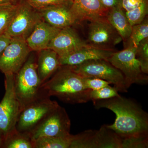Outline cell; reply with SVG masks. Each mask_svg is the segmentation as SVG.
<instances>
[{"mask_svg":"<svg viewBox=\"0 0 148 148\" xmlns=\"http://www.w3.org/2000/svg\"><path fill=\"white\" fill-rule=\"evenodd\" d=\"M92 102L96 109H108L114 113V122L107 125L123 141L148 140V114L136 102L121 95Z\"/></svg>","mask_w":148,"mask_h":148,"instance_id":"obj_1","label":"cell"},{"mask_svg":"<svg viewBox=\"0 0 148 148\" xmlns=\"http://www.w3.org/2000/svg\"><path fill=\"white\" fill-rule=\"evenodd\" d=\"M41 89L47 96H56L69 104H81L90 101L91 90L86 88L83 77L69 66H61L50 79L42 85Z\"/></svg>","mask_w":148,"mask_h":148,"instance_id":"obj_2","label":"cell"},{"mask_svg":"<svg viewBox=\"0 0 148 148\" xmlns=\"http://www.w3.org/2000/svg\"><path fill=\"white\" fill-rule=\"evenodd\" d=\"M42 85L37 71V57L30 53L21 69L14 75V89L21 110L42 95Z\"/></svg>","mask_w":148,"mask_h":148,"instance_id":"obj_3","label":"cell"},{"mask_svg":"<svg viewBox=\"0 0 148 148\" xmlns=\"http://www.w3.org/2000/svg\"><path fill=\"white\" fill-rule=\"evenodd\" d=\"M69 67L81 76L105 80L114 84L119 91H127L128 88L123 74L107 60H92Z\"/></svg>","mask_w":148,"mask_h":148,"instance_id":"obj_4","label":"cell"},{"mask_svg":"<svg viewBox=\"0 0 148 148\" xmlns=\"http://www.w3.org/2000/svg\"><path fill=\"white\" fill-rule=\"evenodd\" d=\"M59 106L56 101L43 93L27 104L21 110L16 125V129L21 132L30 133L40 122Z\"/></svg>","mask_w":148,"mask_h":148,"instance_id":"obj_5","label":"cell"},{"mask_svg":"<svg viewBox=\"0 0 148 148\" xmlns=\"http://www.w3.org/2000/svg\"><path fill=\"white\" fill-rule=\"evenodd\" d=\"M5 75V93L0 103V132L3 140L16 128V122L21 110L14 89V75Z\"/></svg>","mask_w":148,"mask_h":148,"instance_id":"obj_6","label":"cell"},{"mask_svg":"<svg viewBox=\"0 0 148 148\" xmlns=\"http://www.w3.org/2000/svg\"><path fill=\"white\" fill-rule=\"evenodd\" d=\"M136 48L128 47L121 51H115L108 59L123 74L128 88L135 84L145 85L148 82V76L142 71L136 57Z\"/></svg>","mask_w":148,"mask_h":148,"instance_id":"obj_7","label":"cell"},{"mask_svg":"<svg viewBox=\"0 0 148 148\" xmlns=\"http://www.w3.org/2000/svg\"><path fill=\"white\" fill-rule=\"evenodd\" d=\"M71 122L64 108L58 106L29 133L33 141L42 137L70 136Z\"/></svg>","mask_w":148,"mask_h":148,"instance_id":"obj_8","label":"cell"},{"mask_svg":"<svg viewBox=\"0 0 148 148\" xmlns=\"http://www.w3.org/2000/svg\"><path fill=\"white\" fill-rule=\"evenodd\" d=\"M87 40L88 45L102 49L113 50L122 41L121 37L112 26L106 16L89 21Z\"/></svg>","mask_w":148,"mask_h":148,"instance_id":"obj_9","label":"cell"},{"mask_svg":"<svg viewBox=\"0 0 148 148\" xmlns=\"http://www.w3.org/2000/svg\"><path fill=\"white\" fill-rule=\"evenodd\" d=\"M41 19L38 11L30 5L27 0H24L19 5L16 14L4 34L11 38L26 40Z\"/></svg>","mask_w":148,"mask_h":148,"instance_id":"obj_10","label":"cell"},{"mask_svg":"<svg viewBox=\"0 0 148 148\" xmlns=\"http://www.w3.org/2000/svg\"><path fill=\"white\" fill-rule=\"evenodd\" d=\"M31 51L26 40L12 38L0 57V71L4 75H15L27 61Z\"/></svg>","mask_w":148,"mask_h":148,"instance_id":"obj_11","label":"cell"},{"mask_svg":"<svg viewBox=\"0 0 148 148\" xmlns=\"http://www.w3.org/2000/svg\"><path fill=\"white\" fill-rule=\"evenodd\" d=\"M77 142L79 148H123L122 139L106 125L79 133Z\"/></svg>","mask_w":148,"mask_h":148,"instance_id":"obj_12","label":"cell"},{"mask_svg":"<svg viewBox=\"0 0 148 148\" xmlns=\"http://www.w3.org/2000/svg\"><path fill=\"white\" fill-rule=\"evenodd\" d=\"M88 45L72 27L61 29L51 41L47 49L55 51L59 57Z\"/></svg>","mask_w":148,"mask_h":148,"instance_id":"obj_13","label":"cell"},{"mask_svg":"<svg viewBox=\"0 0 148 148\" xmlns=\"http://www.w3.org/2000/svg\"><path fill=\"white\" fill-rule=\"evenodd\" d=\"M73 3V1H71L36 10L43 20L53 27L62 29L76 24L71 11Z\"/></svg>","mask_w":148,"mask_h":148,"instance_id":"obj_14","label":"cell"},{"mask_svg":"<svg viewBox=\"0 0 148 148\" xmlns=\"http://www.w3.org/2000/svg\"><path fill=\"white\" fill-rule=\"evenodd\" d=\"M116 51L115 49H102L88 45L64 56L59 57L61 66H72L79 65L86 61L108 59Z\"/></svg>","mask_w":148,"mask_h":148,"instance_id":"obj_15","label":"cell"},{"mask_svg":"<svg viewBox=\"0 0 148 148\" xmlns=\"http://www.w3.org/2000/svg\"><path fill=\"white\" fill-rule=\"evenodd\" d=\"M71 11L76 24L106 16L108 11L99 0H73Z\"/></svg>","mask_w":148,"mask_h":148,"instance_id":"obj_16","label":"cell"},{"mask_svg":"<svg viewBox=\"0 0 148 148\" xmlns=\"http://www.w3.org/2000/svg\"><path fill=\"white\" fill-rule=\"evenodd\" d=\"M61 30L41 19L26 39L27 45L32 51L38 52L46 49L51 41Z\"/></svg>","mask_w":148,"mask_h":148,"instance_id":"obj_17","label":"cell"},{"mask_svg":"<svg viewBox=\"0 0 148 148\" xmlns=\"http://www.w3.org/2000/svg\"><path fill=\"white\" fill-rule=\"evenodd\" d=\"M37 71L41 83L46 82L61 67L59 56L54 51L46 49L38 51Z\"/></svg>","mask_w":148,"mask_h":148,"instance_id":"obj_18","label":"cell"},{"mask_svg":"<svg viewBox=\"0 0 148 148\" xmlns=\"http://www.w3.org/2000/svg\"><path fill=\"white\" fill-rule=\"evenodd\" d=\"M106 17L121 37L123 43L125 42L131 34L132 27L121 5L109 10Z\"/></svg>","mask_w":148,"mask_h":148,"instance_id":"obj_19","label":"cell"},{"mask_svg":"<svg viewBox=\"0 0 148 148\" xmlns=\"http://www.w3.org/2000/svg\"><path fill=\"white\" fill-rule=\"evenodd\" d=\"M1 148H34V141L29 133L19 132L15 128L4 138Z\"/></svg>","mask_w":148,"mask_h":148,"instance_id":"obj_20","label":"cell"},{"mask_svg":"<svg viewBox=\"0 0 148 148\" xmlns=\"http://www.w3.org/2000/svg\"><path fill=\"white\" fill-rule=\"evenodd\" d=\"M147 38H148V16L140 24L132 26V31L129 38L123 43L124 48L137 47L141 41Z\"/></svg>","mask_w":148,"mask_h":148,"instance_id":"obj_21","label":"cell"},{"mask_svg":"<svg viewBox=\"0 0 148 148\" xmlns=\"http://www.w3.org/2000/svg\"><path fill=\"white\" fill-rule=\"evenodd\" d=\"M72 136L40 137L34 140V148H70Z\"/></svg>","mask_w":148,"mask_h":148,"instance_id":"obj_22","label":"cell"},{"mask_svg":"<svg viewBox=\"0 0 148 148\" xmlns=\"http://www.w3.org/2000/svg\"><path fill=\"white\" fill-rule=\"evenodd\" d=\"M20 3L0 5V36L4 34L16 14Z\"/></svg>","mask_w":148,"mask_h":148,"instance_id":"obj_23","label":"cell"},{"mask_svg":"<svg viewBox=\"0 0 148 148\" xmlns=\"http://www.w3.org/2000/svg\"><path fill=\"white\" fill-rule=\"evenodd\" d=\"M148 13V0H143L140 5L133 10L125 12V15L131 26L140 24Z\"/></svg>","mask_w":148,"mask_h":148,"instance_id":"obj_24","label":"cell"},{"mask_svg":"<svg viewBox=\"0 0 148 148\" xmlns=\"http://www.w3.org/2000/svg\"><path fill=\"white\" fill-rule=\"evenodd\" d=\"M118 90L116 88L112 87L109 85L105 87L96 90H91L89 94L90 101H93L98 100L110 99L120 96Z\"/></svg>","mask_w":148,"mask_h":148,"instance_id":"obj_25","label":"cell"},{"mask_svg":"<svg viewBox=\"0 0 148 148\" xmlns=\"http://www.w3.org/2000/svg\"><path fill=\"white\" fill-rule=\"evenodd\" d=\"M136 57L144 73L148 74V38L143 40L136 48Z\"/></svg>","mask_w":148,"mask_h":148,"instance_id":"obj_26","label":"cell"},{"mask_svg":"<svg viewBox=\"0 0 148 148\" xmlns=\"http://www.w3.org/2000/svg\"><path fill=\"white\" fill-rule=\"evenodd\" d=\"M83 78L85 86L89 90H98L110 84L107 81L98 78L83 77Z\"/></svg>","mask_w":148,"mask_h":148,"instance_id":"obj_27","label":"cell"},{"mask_svg":"<svg viewBox=\"0 0 148 148\" xmlns=\"http://www.w3.org/2000/svg\"><path fill=\"white\" fill-rule=\"evenodd\" d=\"M30 5L36 9L44 8L49 6L65 3L71 0H27Z\"/></svg>","mask_w":148,"mask_h":148,"instance_id":"obj_28","label":"cell"},{"mask_svg":"<svg viewBox=\"0 0 148 148\" xmlns=\"http://www.w3.org/2000/svg\"><path fill=\"white\" fill-rule=\"evenodd\" d=\"M143 0H122L121 6L125 12L133 10L140 5Z\"/></svg>","mask_w":148,"mask_h":148,"instance_id":"obj_29","label":"cell"},{"mask_svg":"<svg viewBox=\"0 0 148 148\" xmlns=\"http://www.w3.org/2000/svg\"><path fill=\"white\" fill-rule=\"evenodd\" d=\"M104 7L109 10L117 6L121 5L122 0H99Z\"/></svg>","mask_w":148,"mask_h":148,"instance_id":"obj_30","label":"cell"},{"mask_svg":"<svg viewBox=\"0 0 148 148\" xmlns=\"http://www.w3.org/2000/svg\"><path fill=\"white\" fill-rule=\"evenodd\" d=\"M11 40L12 38L5 34L0 36V57Z\"/></svg>","mask_w":148,"mask_h":148,"instance_id":"obj_31","label":"cell"},{"mask_svg":"<svg viewBox=\"0 0 148 148\" xmlns=\"http://www.w3.org/2000/svg\"><path fill=\"white\" fill-rule=\"evenodd\" d=\"M24 0H0V5L5 4H18L22 2Z\"/></svg>","mask_w":148,"mask_h":148,"instance_id":"obj_32","label":"cell"},{"mask_svg":"<svg viewBox=\"0 0 148 148\" xmlns=\"http://www.w3.org/2000/svg\"><path fill=\"white\" fill-rule=\"evenodd\" d=\"M3 138L1 133L0 132V148H1L2 146L3 143Z\"/></svg>","mask_w":148,"mask_h":148,"instance_id":"obj_33","label":"cell"},{"mask_svg":"<svg viewBox=\"0 0 148 148\" xmlns=\"http://www.w3.org/2000/svg\"><path fill=\"white\" fill-rule=\"evenodd\" d=\"M71 1H73V0H71Z\"/></svg>","mask_w":148,"mask_h":148,"instance_id":"obj_34","label":"cell"}]
</instances>
